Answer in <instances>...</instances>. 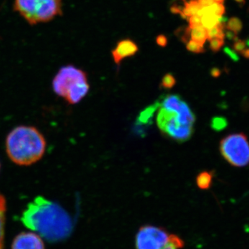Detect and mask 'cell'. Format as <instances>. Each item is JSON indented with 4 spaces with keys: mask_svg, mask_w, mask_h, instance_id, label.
<instances>
[{
    "mask_svg": "<svg viewBox=\"0 0 249 249\" xmlns=\"http://www.w3.org/2000/svg\"><path fill=\"white\" fill-rule=\"evenodd\" d=\"M177 80L175 77L172 73H166L162 78L160 82V88L161 89H170L176 85Z\"/></svg>",
    "mask_w": 249,
    "mask_h": 249,
    "instance_id": "cell-19",
    "label": "cell"
},
{
    "mask_svg": "<svg viewBox=\"0 0 249 249\" xmlns=\"http://www.w3.org/2000/svg\"><path fill=\"white\" fill-rule=\"evenodd\" d=\"M157 124L162 134L177 142H186L194 133V127L185 124L178 111L163 107L159 109Z\"/></svg>",
    "mask_w": 249,
    "mask_h": 249,
    "instance_id": "cell-5",
    "label": "cell"
},
{
    "mask_svg": "<svg viewBox=\"0 0 249 249\" xmlns=\"http://www.w3.org/2000/svg\"><path fill=\"white\" fill-rule=\"evenodd\" d=\"M242 55L245 57L246 58L249 59V49H245V50L242 51L240 53Z\"/></svg>",
    "mask_w": 249,
    "mask_h": 249,
    "instance_id": "cell-27",
    "label": "cell"
},
{
    "mask_svg": "<svg viewBox=\"0 0 249 249\" xmlns=\"http://www.w3.org/2000/svg\"><path fill=\"white\" fill-rule=\"evenodd\" d=\"M213 178V172H201L196 177V184L201 189H209L212 185Z\"/></svg>",
    "mask_w": 249,
    "mask_h": 249,
    "instance_id": "cell-12",
    "label": "cell"
},
{
    "mask_svg": "<svg viewBox=\"0 0 249 249\" xmlns=\"http://www.w3.org/2000/svg\"><path fill=\"white\" fill-rule=\"evenodd\" d=\"M209 41L210 49L214 53L219 52L224 44V39L218 38V37H214V38L211 39Z\"/></svg>",
    "mask_w": 249,
    "mask_h": 249,
    "instance_id": "cell-21",
    "label": "cell"
},
{
    "mask_svg": "<svg viewBox=\"0 0 249 249\" xmlns=\"http://www.w3.org/2000/svg\"><path fill=\"white\" fill-rule=\"evenodd\" d=\"M46 141L40 131L31 126H18L7 136L6 148L10 160L19 165H30L45 154Z\"/></svg>",
    "mask_w": 249,
    "mask_h": 249,
    "instance_id": "cell-2",
    "label": "cell"
},
{
    "mask_svg": "<svg viewBox=\"0 0 249 249\" xmlns=\"http://www.w3.org/2000/svg\"><path fill=\"white\" fill-rule=\"evenodd\" d=\"M138 51V46L135 42L129 39H125L117 44L116 48L111 52V54L114 62L119 65L124 59L133 56Z\"/></svg>",
    "mask_w": 249,
    "mask_h": 249,
    "instance_id": "cell-10",
    "label": "cell"
},
{
    "mask_svg": "<svg viewBox=\"0 0 249 249\" xmlns=\"http://www.w3.org/2000/svg\"><path fill=\"white\" fill-rule=\"evenodd\" d=\"M228 122L227 119L222 116H215L211 120V127L214 131L219 132L227 127Z\"/></svg>",
    "mask_w": 249,
    "mask_h": 249,
    "instance_id": "cell-18",
    "label": "cell"
},
{
    "mask_svg": "<svg viewBox=\"0 0 249 249\" xmlns=\"http://www.w3.org/2000/svg\"><path fill=\"white\" fill-rule=\"evenodd\" d=\"M186 49L194 53H202L205 52L204 45L193 40H189L186 42Z\"/></svg>",
    "mask_w": 249,
    "mask_h": 249,
    "instance_id": "cell-20",
    "label": "cell"
},
{
    "mask_svg": "<svg viewBox=\"0 0 249 249\" xmlns=\"http://www.w3.org/2000/svg\"><path fill=\"white\" fill-rule=\"evenodd\" d=\"M160 107V101L150 105L141 111L133 125V133L141 137H145L147 129L151 126L155 113Z\"/></svg>",
    "mask_w": 249,
    "mask_h": 249,
    "instance_id": "cell-8",
    "label": "cell"
},
{
    "mask_svg": "<svg viewBox=\"0 0 249 249\" xmlns=\"http://www.w3.org/2000/svg\"><path fill=\"white\" fill-rule=\"evenodd\" d=\"M53 91L70 104L79 103L89 90L86 73L73 66L60 69L53 80Z\"/></svg>",
    "mask_w": 249,
    "mask_h": 249,
    "instance_id": "cell-3",
    "label": "cell"
},
{
    "mask_svg": "<svg viewBox=\"0 0 249 249\" xmlns=\"http://www.w3.org/2000/svg\"><path fill=\"white\" fill-rule=\"evenodd\" d=\"M62 0H15L14 9L29 24L52 20L62 14Z\"/></svg>",
    "mask_w": 249,
    "mask_h": 249,
    "instance_id": "cell-4",
    "label": "cell"
},
{
    "mask_svg": "<svg viewBox=\"0 0 249 249\" xmlns=\"http://www.w3.org/2000/svg\"><path fill=\"white\" fill-rule=\"evenodd\" d=\"M201 7H205V6H210L214 2V0H196Z\"/></svg>",
    "mask_w": 249,
    "mask_h": 249,
    "instance_id": "cell-25",
    "label": "cell"
},
{
    "mask_svg": "<svg viewBox=\"0 0 249 249\" xmlns=\"http://www.w3.org/2000/svg\"><path fill=\"white\" fill-rule=\"evenodd\" d=\"M189 37L190 40L196 41L201 45H204L205 42L208 40L207 30L202 25L196 26L195 27H188L183 37V42Z\"/></svg>",
    "mask_w": 249,
    "mask_h": 249,
    "instance_id": "cell-11",
    "label": "cell"
},
{
    "mask_svg": "<svg viewBox=\"0 0 249 249\" xmlns=\"http://www.w3.org/2000/svg\"><path fill=\"white\" fill-rule=\"evenodd\" d=\"M21 221L28 229L52 242L66 239L73 228L71 217L65 209L40 196L28 204Z\"/></svg>",
    "mask_w": 249,
    "mask_h": 249,
    "instance_id": "cell-1",
    "label": "cell"
},
{
    "mask_svg": "<svg viewBox=\"0 0 249 249\" xmlns=\"http://www.w3.org/2000/svg\"><path fill=\"white\" fill-rule=\"evenodd\" d=\"M157 43L158 44V45L160 46V47H165V46L167 45V43H168L167 37L163 35L159 36L158 37H157Z\"/></svg>",
    "mask_w": 249,
    "mask_h": 249,
    "instance_id": "cell-24",
    "label": "cell"
},
{
    "mask_svg": "<svg viewBox=\"0 0 249 249\" xmlns=\"http://www.w3.org/2000/svg\"><path fill=\"white\" fill-rule=\"evenodd\" d=\"M219 150L224 159L235 167L246 166L249 163V142L243 133L229 134L219 144Z\"/></svg>",
    "mask_w": 249,
    "mask_h": 249,
    "instance_id": "cell-6",
    "label": "cell"
},
{
    "mask_svg": "<svg viewBox=\"0 0 249 249\" xmlns=\"http://www.w3.org/2000/svg\"><path fill=\"white\" fill-rule=\"evenodd\" d=\"M220 71L216 68L213 69V70L211 71V75H212V76L213 77H216V78L219 76V75H220Z\"/></svg>",
    "mask_w": 249,
    "mask_h": 249,
    "instance_id": "cell-26",
    "label": "cell"
},
{
    "mask_svg": "<svg viewBox=\"0 0 249 249\" xmlns=\"http://www.w3.org/2000/svg\"><path fill=\"white\" fill-rule=\"evenodd\" d=\"M222 17H219L214 14H205L201 16V25L206 30H209L211 28L215 27L219 23L222 22Z\"/></svg>",
    "mask_w": 249,
    "mask_h": 249,
    "instance_id": "cell-15",
    "label": "cell"
},
{
    "mask_svg": "<svg viewBox=\"0 0 249 249\" xmlns=\"http://www.w3.org/2000/svg\"><path fill=\"white\" fill-rule=\"evenodd\" d=\"M171 236L160 228L146 226L139 231L136 247L137 249H161L169 242Z\"/></svg>",
    "mask_w": 249,
    "mask_h": 249,
    "instance_id": "cell-7",
    "label": "cell"
},
{
    "mask_svg": "<svg viewBox=\"0 0 249 249\" xmlns=\"http://www.w3.org/2000/svg\"><path fill=\"white\" fill-rule=\"evenodd\" d=\"M235 40L233 45V49H235V51H237V52L241 53L242 51L245 50L246 49L245 42H244L243 40H239V39L237 38Z\"/></svg>",
    "mask_w": 249,
    "mask_h": 249,
    "instance_id": "cell-23",
    "label": "cell"
},
{
    "mask_svg": "<svg viewBox=\"0 0 249 249\" xmlns=\"http://www.w3.org/2000/svg\"><path fill=\"white\" fill-rule=\"evenodd\" d=\"M224 24L220 22L216 25L215 27L211 28L207 30L208 40L218 37V38H225V33L224 31Z\"/></svg>",
    "mask_w": 249,
    "mask_h": 249,
    "instance_id": "cell-16",
    "label": "cell"
},
{
    "mask_svg": "<svg viewBox=\"0 0 249 249\" xmlns=\"http://www.w3.org/2000/svg\"><path fill=\"white\" fill-rule=\"evenodd\" d=\"M214 1H215V2L222 3V4H224V0H214Z\"/></svg>",
    "mask_w": 249,
    "mask_h": 249,
    "instance_id": "cell-28",
    "label": "cell"
},
{
    "mask_svg": "<svg viewBox=\"0 0 249 249\" xmlns=\"http://www.w3.org/2000/svg\"><path fill=\"white\" fill-rule=\"evenodd\" d=\"M201 17L198 15H194L188 18L189 22V27H195L201 25Z\"/></svg>",
    "mask_w": 249,
    "mask_h": 249,
    "instance_id": "cell-22",
    "label": "cell"
},
{
    "mask_svg": "<svg viewBox=\"0 0 249 249\" xmlns=\"http://www.w3.org/2000/svg\"><path fill=\"white\" fill-rule=\"evenodd\" d=\"M6 200L2 195L0 194V249H4V235Z\"/></svg>",
    "mask_w": 249,
    "mask_h": 249,
    "instance_id": "cell-13",
    "label": "cell"
},
{
    "mask_svg": "<svg viewBox=\"0 0 249 249\" xmlns=\"http://www.w3.org/2000/svg\"><path fill=\"white\" fill-rule=\"evenodd\" d=\"M226 27L228 31H231L237 35V34L242 30L243 24L238 18L232 17L228 21Z\"/></svg>",
    "mask_w": 249,
    "mask_h": 249,
    "instance_id": "cell-17",
    "label": "cell"
},
{
    "mask_svg": "<svg viewBox=\"0 0 249 249\" xmlns=\"http://www.w3.org/2000/svg\"><path fill=\"white\" fill-rule=\"evenodd\" d=\"M201 8L200 5L199 4L196 0H191V1L185 3L184 8L181 9L180 14L183 18L188 19L192 16L197 15Z\"/></svg>",
    "mask_w": 249,
    "mask_h": 249,
    "instance_id": "cell-14",
    "label": "cell"
},
{
    "mask_svg": "<svg viewBox=\"0 0 249 249\" xmlns=\"http://www.w3.org/2000/svg\"><path fill=\"white\" fill-rule=\"evenodd\" d=\"M12 249H45L43 241L34 232H22L13 242Z\"/></svg>",
    "mask_w": 249,
    "mask_h": 249,
    "instance_id": "cell-9",
    "label": "cell"
}]
</instances>
